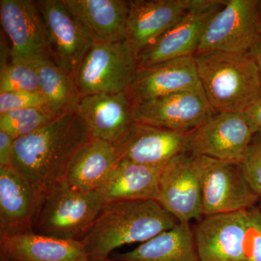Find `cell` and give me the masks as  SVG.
Instances as JSON below:
<instances>
[{
	"label": "cell",
	"mask_w": 261,
	"mask_h": 261,
	"mask_svg": "<svg viewBox=\"0 0 261 261\" xmlns=\"http://www.w3.org/2000/svg\"><path fill=\"white\" fill-rule=\"evenodd\" d=\"M92 137L76 113H63L15 140L11 166L47 188L64 180L75 156Z\"/></svg>",
	"instance_id": "1"
},
{
	"label": "cell",
	"mask_w": 261,
	"mask_h": 261,
	"mask_svg": "<svg viewBox=\"0 0 261 261\" xmlns=\"http://www.w3.org/2000/svg\"><path fill=\"white\" fill-rule=\"evenodd\" d=\"M178 223L156 200L113 202L104 205L80 241L89 260H105L116 249L145 243Z\"/></svg>",
	"instance_id": "2"
},
{
	"label": "cell",
	"mask_w": 261,
	"mask_h": 261,
	"mask_svg": "<svg viewBox=\"0 0 261 261\" xmlns=\"http://www.w3.org/2000/svg\"><path fill=\"white\" fill-rule=\"evenodd\" d=\"M201 85L216 113H246L261 99L258 66L250 51L194 56Z\"/></svg>",
	"instance_id": "3"
},
{
	"label": "cell",
	"mask_w": 261,
	"mask_h": 261,
	"mask_svg": "<svg viewBox=\"0 0 261 261\" xmlns=\"http://www.w3.org/2000/svg\"><path fill=\"white\" fill-rule=\"evenodd\" d=\"M106 205L98 191H77L64 181L44 190L32 231L65 240H80Z\"/></svg>",
	"instance_id": "4"
},
{
	"label": "cell",
	"mask_w": 261,
	"mask_h": 261,
	"mask_svg": "<svg viewBox=\"0 0 261 261\" xmlns=\"http://www.w3.org/2000/svg\"><path fill=\"white\" fill-rule=\"evenodd\" d=\"M138 67V54L127 41L94 43L75 70L81 95L126 92Z\"/></svg>",
	"instance_id": "5"
},
{
	"label": "cell",
	"mask_w": 261,
	"mask_h": 261,
	"mask_svg": "<svg viewBox=\"0 0 261 261\" xmlns=\"http://www.w3.org/2000/svg\"><path fill=\"white\" fill-rule=\"evenodd\" d=\"M193 157L200 175L204 216L248 210L258 202L240 163Z\"/></svg>",
	"instance_id": "6"
},
{
	"label": "cell",
	"mask_w": 261,
	"mask_h": 261,
	"mask_svg": "<svg viewBox=\"0 0 261 261\" xmlns=\"http://www.w3.org/2000/svg\"><path fill=\"white\" fill-rule=\"evenodd\" d=\"M261 33L259 1L227 0L204 31L198 50L247 53Z\"/></svg>",
	"instance_id": "7"
},
{
	"label": "cell",
	"mask_w": 261,
	"mask_h": 261,
	"mask_svg": "<svg viewBox=\"0 0 261 261\" xmlns=\"http://www.w3.org/2000/svg\"><path fill=\"white\" fill-rule=\"evenodd\" d=\"M0 18L11 44L10 62L35 65L51 60L45 25L37 1L1 0Z\"/></svg>",
	"instance_id": "8"
},
{
	"label": "cell",
	"mask_w": 261,
	"mask_h": 261,
	"mask_svg": "<svg viewBox=\"0 0 261 261\" xmlns=\"http://www.w3.org/2000/svg\"><path fill=\"white\" fill-rule=\"evenodd\" d=\"M136 123L189 133L216 113L202 87L132 104Z\"/></svg>",
	"instance_id": "9"
},
{
	"label": "cell",
	"mask_w": 261,
	"mask_h": 261,
	"mask_svg": "<svg viewBox=\"0 0 261 261\" xmlns=\"http://www.w3.org/2000/svg\"><path fill=\"white\" fill-rule=\"evenodd\" d=\"M255 133L246 113H215L192 132L188 153L240 163Z\"/></svg>",
	"instance_id": "10"
},
{
	"label": "cell",
	"mask_w": 261,
	"mask_h": 261,
	"mask_svg": "<svg viewBox=\"0 0 261 261\" xmlns=\"http://www.w3.org/2000/svg\"><path fill=\"white\" fill-rule=\"evenodd\" d=\"M157 202L178 223L202 219L200 178L192 154H179L163 168Z\"/></svg>",
	"instance_id": "11"
},
{
	"label": "cell",
	"mask_w": 261,
	"mask_h": 261,
	"mask_svg": "<svg viewBox=\"0 0 261 261\" xmlns=\"http://www.w3.org/2000/svg\"><path fill=\"white\" fill-rule=\"evenodd\" d=\"M46 32L51 61L74 75L94 42L75 22L63 0H38Z\"/></svg>",
	"instance_id": "12"
},
{
	"label": "cell",
	"mask_w": 261,
	"mask_h": 261,
	"mask_svg": "<svg viewBox=\"0 0 261 261\" xmlns=\"http://www.w3.org/2000/svg\"><path fill=\"white\" fill-rule=\"evenodd\" d=\"M44 190L13 166L0 167V238L32 231Z\"/></svg>",
	"instance_id": "13"
},
{
	"label": "cell",
	"mask_w": 261,
	"mask_h": 261,
	"mask_svg": "<svg viewBox=\"0 0 261 261\" xmlns=\"http://www.w3.org/2000/svg\"><path fill=\"white\" fill-rule=\"evenodd\" d=\"M192 134L135 123L114 145L119 159L163 168L176 156L188 152Z\"/></svg>",
	"instance_id": "14"
},
{
	"label": "cell",
	"mask_w": 261,
	"mask_h": 261,
	"mask_svg": "<svg viewBox=\"0 0 261 261\" xmlns=\"http://www.w3.org/2000/svg\"><path fill=\"white\" fill-rule=\"evenodd\" d=\"M247 210L205 216L193 230L200 261H247Z\"/></svg>",
	"instance_id": "15"
},
{
	"label": "cell",
	"mask_w": 261,
	"mask_h": 261,
	"mask_svg": "<svg viewBox=\"0 0 261 261\" xmlns=\"http://www.w3.org/2000/svg\"><path fill=\"white\" fill-rule=\"evenodd\" d=\"M194 56L139 68L127 89L132 104L201 88Z\"/></svg>",
	"instance_id": "16"
},
{
	"label": "cell",
	"mask_w": 261,
	"mask_h": 261,
	"mask_svg": "<svg viewBox=\"0 0 261 261\" xmlns=\"http://www.w3.org/2000/svg\"><path fill=\"white\" fill-rule=\"evenodd\" d=\"M75 112L92 137L113 145L119 142L136 123L126 91L82 96Z\"/></svg>",
	"instance_id": "17"
},
{
	"label": "cell",
	"mask_w": 261,
	"mask_h": 261,
	"mask_svg": "<svg viewBox=\"0 0 261 261\" xmlns=\"http://www.w3.org/2000/svg\"><path fill=\"white\" fill-rule=\"evenodd\" d=\"M187 13L186 0H132L126 41L139 55Z\"/></svg>",
	"instance_id": "18"
},
{
	"label": "cell",
	"mask_w": 261,
	"mask_h": 261,
	"mask_svg": "<svg viewBox=\"0 0 261 261\" xmlns=\"http://www.w3.org/2000/svg\"><path fill=\"white\" fill-rule=\"evenodd\" d=\"M82 31L94 43L126 41L130 1L63 0Z\"/></svg>",
	"instance_id": "19"
},
{
	"label": "cell",
	"mask_w": 261,
	"mask_h": 261,
	"mask_svg": "<svg viewBox=\"0 0 261 261\" xmlns=\"http://www.w3.org/2000/svg\"><path fill=\"white\" fill-rule=\"evenodd\" d=\"M219 10L187 13L172 28L141 51L138 55L139 68L195 56L207 23Z\"/></svg>",
	"instance_id": "20"
},
{
	"label": "cell",
	"mask_w": 261,
	"mask_h": 261,
	"mask_svg": "<svg viewBox=\"0 0 261 261\" xmlns=\"http://www.w3.org/2000/svg\"><path fill=\"white\" fill-rule=\"evenodd\" d=\"M0 255L8 261H87L79 240H65L33 231L0 238Z\"/></svg>",
	"instance_id": "21"
},
{
	"label": "cell",
	"mask_w": 261,
	"mask_h": 261,
	"mask_svg": "<svg viewBox=\"0 0 261 261\" xmlns=\"http://www.w3.org/2000/svg\"><path fill=\"white\" fill-rule=\"evenodd\" d=\"M118 160L113 143L92 137L75 156L63 181L77 191H98Z\"/></svg>",
	"instance_id": "22"
},
{
	"label": "cell",
	"mask_w": 261,
	"mask_h": 261,
	"mask_svg": "<svg viewBox=\"0 0 261 261\" xmlns=\"http://www.w3.org/2000/svg\"><path fill=\"white\" fill-rule=\"evenodd\" d=\"M162 169L119 159L98 192L105 204L130 200L157 201Z\"/></svg>",
	"instance_id": "23"
},
{
	"label": "cell",
	"mask_w": 261,
	"mask_h": 261,
	"mask_svg": "<svg viewBox=\"0 0 261 261\" xmlns=\"http://www.w3.org/2000/svg\"><path fill=\"white\" fill-rule=\"evenodd\" d=\"M120 261H200L193 230L189 223H178L130 251L117 254Z\"/></svg>",
	"instance_id": "24"
},
{
	"label": "cell",
	"mask_w": 261,
	"mask_h": 261,
	"mask_svg": "<svg viewBox=\"0 0 261 261\" xmlns=\"http://www.w3.org/2000/svg\"><path fill=\"white\" fill-rule=\"evenodd\" d=\"M34 65L39 74L40 92L47 99L49 109L58 116L75 112L82 95L73 75L58 67L51 60Z\"/></svg>",
	"instance_id": "25"
},
{
	"label": "cell",
	"mask_w": 261,
	"mask_h": 261,
	"mask_svg": "<svg viewBox=\"0 0 261 261\" xmlns=\"http://www.w3.org/2000/svg\"><path fill=\"white\" fill-rule=\"evenodd\" d=\"M58 116L48 107L12 111L0 116V130L16 140L40 129Z\"/></svg>",
	"instance_id": "26"
},
{
	"label": "cell",
	"mask_w": 261,
	"mask_h": 261,
	"mask_svg": "<svg viewBox=\"0 0 261 261\" xmlns=\"http://www.w3.org/2000/svg\"><path fill=\"white\" fill-rule=\"evenodd\" d=\"M11 92H40L35 65L12 62L1 65L0 94Z\"/></svg>",
	"instance_id": "27"
},
{
	"label": "cell",
	"mask_w": 261,
	"mask_h": 261,
	"mask_svg": "<svg viewBox=\"0 0 261 261\" xmlns=\"http://www.w3.org/2000/svg\"><path fill=\"white\" fill-rule=\"evenodd\" d=\"M240 165L249 185L260 197L261 130L257 132L252 137Z\"/></svg>",
	"instance_id": "28"
},
{
	"label": "cell",
	"mask_w": 261,
	"mask_h": 261,
	"mask_svg": "<svg viewBox=\"0 0 261 261\" xmlns=\"http://www.w3.org/2000/svg\"><path fill=\"white\" fill-rule=\"evenodd\" d=\"M41 107H48L47 99L41 92H11L0 94V116L16 110Z\"/></svg>",
	"instance_id": "29"
},
{
	"label": "cell",
	"mask_w": 261,
	"mask_h": 261,
	"mask_svg": "<svg viewBox=\"0 0 261 261\" xmlns=\"http://www.w3.org/2000/svg\"><path fill=\"white\" fill-rule=\"evenodd\" d=\"M248 226L245 240L247 261H261V211L257 206L247 210Z\"/></svg>",
	"instance_id": "30"
},
{
	"label": "cell",
	"mask_w": 261,
	"mask_h": 261,
	"mask_svg": "<svg viewBox=\"0 0 261 261\" xmlns=\"http://www.w3.org/2000/svg\"><path fill=\"white\" fill-rule=\"evenodd\" d=\"M15 139L0 130V167L11 166Z\"/></svg>",
	"instance_id": "31"
},
{
	"label": "cell",
	"mask_w": 261,
	"mask_h": 261,
	"mask_svg": "<svg viewBox=\"0 0 261 261\" xmlns=\"http://www.w3.org/2000/svg\"><path fill=\"white\" fill-rule=\"evenodd\" d=\"M255 130H261V99L246 112Z\"/></svg>",
	"instance_id": "32"
},
{
	"label": "cell",
	"mask_w": 261,
	"mask_h": 261,
	"mask_svg": "<svg viewBox=\"0 0 261 261\" xmlns=\"http://www.w3.org/2000/svg\"><path fill=\"white\" fill-rule=\"evenodd\" d=\"M250 53H252L254 59L256 61L261 78V33L257 37L256 42L254 44L253 47H252Z\"/></svg>",
	"instance_id": "33"
},
{
	"label": "cell",
	"mask_w": 261,
	"mask_h": 261,
	"mask_svg": "<svg viewBox=\"0 0 261 261\" xmlns=\"http://www.w3.org/2000/svg\"><path fill=\"white\" fill-rule=\"evenodd\" d=\"M87 261H120V260H116V259H114V260H110V259H105V260H87Z\"/></svg>",
	"instance_id": "34"
},
{
	"label": "cell",
	"mask_w": 261,
	"mask_h": 261,
	"mask_svg": "<svg viewBox=\"0 0 261 261\" xmlns=\"http://www.w3.org/2000/svg\"><path fill=\"white\" fill-rule=\"evenodd\" d=\"M259 13H260V25H261V1H259Z\"/></svg>",
	"instance_id": "35"
},
{
	"label": "cell",
	"mask_w": 261,
	"mask_h": 261,
	"mask_svg": "<svg viewBox=\"0 0 261 261\" xmlns=\"http://www.w3.org/2000/svg\"><path fill=\"white\" fill-rule=\"evenodd\" d=\"M258 202V206H257V207H258V208L261 211V197H259L258 202Z\"/></svg>",
	"instance_id": "36"
},
{
	"label": "cell",
	"mask_w": 261,
	"mask_h": 261,
	"mask_svg": "<svg viewBox=\"0 0 261 261\" xmlns=\"http://www.w3.org/2000/svg\"><path fill=\"white\" fill-rule=\"evenodd\" d=\"M0 261H8V260H7L6 258H5L4 257L1 256V255H0Z\"/></svg>",
	"instance_id": "37"
}]
</instances>
